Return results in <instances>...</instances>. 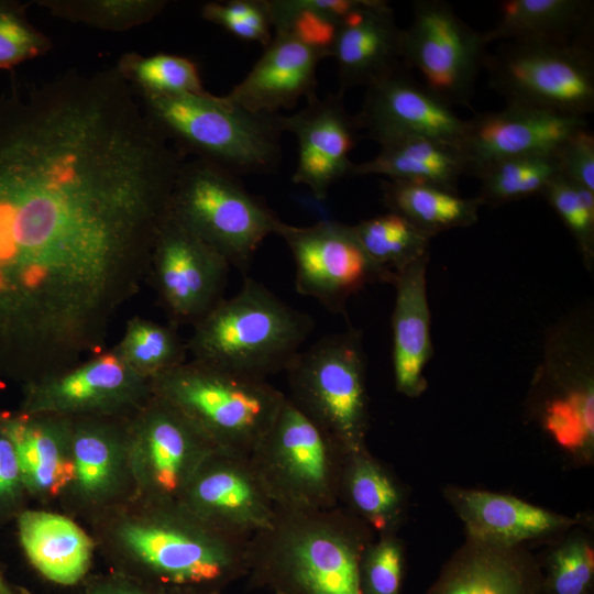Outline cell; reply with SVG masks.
Listing matches in <instances>:
<instances>
[{"instance_id":"obj_1","label":"cell","mask_w":594,"mask_h":594,"mask_svg":"<svg viewBox=\"0 0 594 594\" xmlns=\"http://www.w3.org/2000/svg\"><path fill=\"white\" fill-rule=\"evenodd\" d=\"M184 153L118 65L0 96V268L56 354L102 341L147 279Z\"/></svg>"},{"instance_id":"obj_2","label":"cell","mask_w":594,"mask_h":594,"mask_svg":"<svg viewBox=\"0 0 594 594\" xmlns=\"http://www.w3.org/2000/svg\"><path fill=\"white\" fill-rule=\"evenodd\" d=\"M88 527L110 569L157 590L218 594L250 568V549L241 537L212 527L179 503L133 498Z\"/></svg>"},{"instance_id":"obj_3","label":"cell","mask_w":594,"mask_h":594,"mask_svg":"<svg viewBox=\"0 0 594 594\" xmlns=\"http://www.w3.org/2000/svg\"><path fill=\"white\" fill-rule=\"evenodd\" d=\"M193 328L186 341L191 359L215 367L266 380L289 367L315 328L265 285L246 277Z\"/></svg>"},{"instance_id":"obj_4","label":"cell","mask_w":594,"mask_h":594,"mask_svg":"<svg viewBox=\"0 0 594 594\" xmlns=\"http://www.w3.org/2000/svg\"><path fill=\"white\" fill-rule=\"evenodd\" d=\"M324 510H279L270 546L250 549V568L277 594H362L364 526Z\"/></svg>"},{"instance_id":"obj_5","label":"cell","mask_w":594,"mask_h":594,"mask_svg":"<svg viewBox=\"0 0 594 594\" xmlns=\"http://www.w3.org/2000/svg\"><path fill=\"white\" fill-rule=\"evenodd\" d=\"M139 94L148 116L184 154L194 153L235 175L270 173L278 166L284 133L279 113H254L208 91Z\"/></svg>"},{"instance_id":"obj_6","label":"cell","mask_w":594,"mask_h":594,"mask_svg":"<svg viewBox=\"0 0 594 594\" xmlns=\"http://www.w3.org/2000/svg\"><path fill=\"white\" fill-rule=\"evenodd\" d=\"M152 393L180 414L217 450L250 457L286 396L266 380L190 359L151 380Z\"/></svg>"},{"instance_id":"obj_7","label":"cell","mask_w":594,"mask_h":594,"mask_svg":"<svg viewBox=\"0 0 594 594\" xmlns=\"http://www.w3.org/2000/svg\"><path fill=\"white\" fill-rule=\"evenodd\" d=\"M288 397L344 452H362L369 428L361 332L349 329L300 351L286 370Z\"/></svg>"},{"instance_id":"obj_8","label":"cell","mask_w":594,"mask_h":594,"mask_svg":"<svg viewBox=\"0 0 594 594\" xmlns=\"http://www.w3.org/2000/svg\"><path fill=\"white\" fill-rule=\"evenodd\" d=\"M169 211L240 271L280 221L235 174L199 157L183 163Z\"/></svg>"},{"instance_id":"obj_9","label":"cell","mask_w":594,"mask_h":594,"mask_svg":"<svg viewBox=\"0 0 594 594\" xmlns=\"http://www.w3.org/2000/svg\"><path fill=\"white\" fill-rule=\"evenodd\" d=\"M249 458L279 510H326L340 492L344 452L288 397Z\"/></svg>"},{"instance_id":"obj_10","label":"cell","mask_w":594,"mask_h":594,"mask_svg":"<svg viewBox=\"0 0 594 594\" xmlns=\"http://www.w3.org/2000/svg\"><path fill=\"white\" fill-rule=\"evenodd\" d=\"M484 65L507 103L583 118L594 110L592 42L506 41Z\"/></svg>"},{"instance_id":"obj_11","label":"cell","mask_w":594,"mask_h":594,"mask_svg":"<svg viewBox=\"0 0 594 594\" xmlns=\"http://www.w3.org/2000/svg\"><path fill=\"white\" fill-rule=\"evenodd\" d=\"M215 450L183 414L152 393L129 417L134 498L179 503L196 472Z\"/></svg>"},{"instance_id":"obj_12","label":"cell","mask_w":594,"mask_h":594,"mask_svg":"<svg viewBox=\"0 0 594 594\" xmlns=\"http://www.w3.org/2000/svg\"><path fill=\"white\" fill-rule=\"evenodd\" d=\"M130 416L72 417L69 475L58 510L89 525L134 498Z\"/></svg>"},{"instance_id":"obj_13","label":"cell","mask_w":594,"mask_h":594,"mask_svg":"<svg viewBox=\"0 0 594 594\" xmlns=\"http://www.w3.org/2000/svg\"><path fill=\"white\" fill-rule=\"evenodd\" d=\"M486 45L483 33L441 0L415 1L411 21L402 31V59L449 105H469Z\"/></svg>"},{"instance_id":"obj_14","label":"cell","mask_w":594,"mask_h":594,"mask_svg":"<svg viewBox=\"0 0 594 594\" xmlns=\"http://www.w3.org/2000/svg\"><path fill=\"white\" fill-rule=\"evenodd\" d=\"M275 234L292 253L296 292L331 312H344L348 299L367 284L392 280L393 273L369 257L352 226L322 220L297 227L280 220Z\"/></svg>"},{"instance_id":"obj_15","label":"cell","mask_w":594,"mask_h":594,"mask_svg":"<svg viewBox=\"0 0 594 594\" xmlns=\"http://www.w3.org/2000/svg\"><path fill=\"white\" fill-rule=\"evenodd\" d=\"M228 261L169 210L152 251L147 279L169 323L194 327L223 298Z\"/></svg>"},{"instance_id":"obj_16","label":"cell","mask_w":594,"mask_h":594,"mask_svg":"<svg viewBox=\"0 0 594 594\" xmlns=\"http://www.w3.org/2000/svg\"><path fill=\"white\" fill-rule=\"evenodd\" d=\"M151 396V380L108 349L26 383L21 411L67 417L130 416Z\"/></svg>"},{"instance_id":"obj_17","label":"cell","mask_w":594,"mask_h":594,"mask_svg":"<svg viewBox=\"0 0 594 594\" xmlns=\"http://www.w3.org/2000/svg\"><path fill=\"white\" fill-rule=\"evenodd\" d=\"M179 504L212 527L241 538L272 530L279 516L250 458L221 450L204 461Z\"/></svg>"},{"instance_id":"obj_18","label":"cell","mask_w":594,"mask_h":594,"mask_svg":"<svg viewBox=\"0 0 594 594\" xmlns=\"http://www.w3.org/2000/svg\"><path fill=\"white\" fill-rule=\"evenodd\" d=\"M366 87L362 109L355 119L359 129H364L377 143L415 135L460 146L466 120L458 117L451 105L400 67Z\"/></svg>"},{"instance_id":"obj_19","label":"cell","mask_w":594,"mask_h":594,"mask_svg":"<svg viewBox=\"0 0 594 594\" xmlns=\"http://www.w3.org/2000/svg\"><path fill=\"white\" fill-rule=\"evenodd\" d=\"M586 127L583 117L507 103L466 120L459 147L471 172L499 160L553 154L568 136Z\"/></svg>"},{"instance_id":"obj_20","label":"cell","mask_w":594,"mask_h":594,"mask_svg":"<svg viewBox=\"0 0 594 594\" xmlns=\"http://www.w3.org/2000/svg\"><path fill=\"white\" fill-rule=\"evenodd\" d=\"M279 121L283 131L297 140L293 183L306 186L317 199H324L333 184L350 177L353 162L349 155L359 129L355 117L345 110L342 95H315L300 111L279 114Z\"/></svg>"},{"instance_id":"obj_21","label":"cell","mask_w":594,"mask_h":594,"mask_svg":"<svg viewBox=\"0 0 594 594\" xmlns=\"http://www.w3.org/2000/svg\"><path fill=\"white\" fill-rule=\"evenodd\" d=\"M444 495L463 521L468 539L479 542L517 547L566 532L580 522L507 494L448 486Z\"/></svg>"},{"instance_id":"obj_22","label":"cell","mask_w":594,"mask_h":594,"mask_svg":"<svg viewBox=\"0 0 594 594\" xmlns=\"http://www.w3.org/2000/svg\"><path fill=\"white\" fill-rule=\"evenodd\" d=\"M248 75L224 97L248 111L278 114L314 97L317 67L327 55L289 34H274Z\"/></svg>"},{"instance_id":"obj_23","label":"cell","mask_w":594,"mask_h":594,"mask_svg":"<svg viewBox=\"0 0 594 594\" xmlns=\"http://www.w3.org/2000/svg\"><path fill=\"white\" fill-rule=\"evenodd\" d=\"M402 31L391 7L381 0H363L341 20L330 54L337 64L340 95L399 67Z\"/></svg>"},{"instance_id":"obj_24","label":"cell","mask_w":594,"mask_h":594,"mask_svg":"<svg viewBox=\"0 0 594 594\" xmlns=\"http://www.w3.org/2000/svg\"><path fill=\"white\" fill-rule=\"evenodd\" d=\"M31 498L42 508L56 504L68 480L72 417L54 414H1Z\"/></svg>"},{"instance_id":"obj_25","label":"cell","mask_w":594,"mask_h":594,"mask_svg":"<svg viewBox=\"0 0 594 594\" xmlns=\"http://www.w3.org/2000/svg\"><path fill=\"white\" fill-rule=\"evenodd\" d=\"M428 594H542V573L524 546L466 539Z\"/></svg>"},{"instance_id":"obj_26","label":"cell","mask_w":594,"mask_h":594,"mask_svg":"<svg viewBox=\"0 0 594 594\" xmlns=\"http://www.w3.org/2000/svg\"><path fill=\"white\" fill-rule=\"evenodd\" d=\"M428 255L393 273L395 305L392 317L393 371L396 389L417 397L427 387L425 369L432 356L427 298Z\"/></svg>"},{"instance_id":"obj_27","label":"cell","mask_w":594,"mask_h":594,"mask_svg":"<svg viewBox=\"0 0 594 594\" xmlns=\"http://www.w3.org/2000/svg\"><path fill=\"white\" fill-rule=\"evenodd\" d=\"M20 546L31 565L47 581L80 585L97 553L90 532L61 510L28 508L15 520Z\"/></svg>"},{"instance_id":"obj_28","label":"cell","mask_w":594,"mask_h":594,"mask_svg":"<svg viewBox=\"0 0 594 594\" xmlns=\"http://www.w3.org/2000/svg\"><path fill=\"white\" fill-rule=\"evenodd\" d=\"M594 4L588 0H506L499 20L483 33L493 41L592 42Z\"/></svg>"},{"instance_id":"obj_29","label":"cell","mask_w":594,"mask_h":594,"mask_svg":"<svg viewBox=\"0 0 594 594\" xmlns=\"http://www.w3.org/2000/svg\"><path fill=\"white\" fill-rule=\"evenodd\" d=\"M377 155L353 163L350 176L383 175L388 180L425 183L457 190L468 164L459 147L424 136H398L378 143Z\"/></svg>"},{"instance_id":"obj_30","label":"cell","mask_w":594,"mask_h":594,"mask_svg":"<svg viewBox=\"0 0 594 594\" xmlns=\"http://www.w3.org/2000/svg\"><path fill=\"white\" fill-rule=\"evenodd\" d=\"M340 490L358 515L374 529L393 534L406 509L403 485L366 450L345 455Z\"/></svg>"},{"instance_id":"obj_31","label":"cell","mask_w":594,"mask_h":594,"mask_svg":"<svg viewBox=\"0 0 594 594\" xmlns=\"http://www.w3.org/2000/svg\"><path fill=\"white\" fill-rule=\"evenodd\" d=\"M382 191L389 211L403 216L429 237L472 226L483 205L479 197L464 198L458 191L425 183L387 179L382 183Z\"/></svg>"},{"instance_id":"obj_32","label":"cell","mask_w":594,"mask_h":594,"mask_svg":"<svg viewBox=\"0 0 594 594\" xmlns=\"http://www.w3.org/2000/svg\"><path fill=\"white\" fill-rule=\"evenodd\" d=\"M541 406L540 421L556 444L575 461L594 451V384L590 372L563 378Z\"/></svg>"},{"instance_id":"obj_33","label":"cell","mask_w":594,"mask_h":594,"mask_svg":"<svg viewBox=\"0 0 594 594\" xmlns=\"http://www.w3.org/2000/svg\"><path fill=\"white\" fill-rule=\"evenodd\" d=\"M363 0H267L274 34H289L330 57L341 20Z\"/></svg>"},{"instance_id":"obj_34","label":"cell","mask_w":594,"mask_h":594,"mask_svg":"<svg viewBox=\"0 0 594 594\" xmlns=\"http://www.w3.org/2000/svg\"><path fill=\"white\" fill-rule=\"evenodd\" d=\"M135 372L152 380L187 361V342L177 327L134 317L127 322L121 340L112 348Z\"/></svg>"},{"instance_id":"obj_35","label":"cell","mask_w":594,"mask_h":594,"mask_svg":"<svg viewBox=\"0 0 594 594\" xmlns=\"http://www.w3.org/2000/svg\"><path fill=\"white\" fill-rule=\"evenodd\" d=\"M481 182L483 204H502L542 194L560 174L553 154L512 157L491 162L471 170Z\"/></svg>"},{"instance_id":"obj_36","label":"cell","mask_w":594,"mask_h":594,"mask_svg":"<svg viewBox=\"0 0 594 594\" xmlns=\"http://www.w3.org/2000/svg\"><path fill=\"white\" fill-rule=\"evenodd\" d=\"M352 228L369 257L387 272L428 255L431 237L396 212L375 216Z\"/></svg>"},{"instance_id":"obj_37","label":"cell","mask_w":594,"mask_h":594,"mask_svg":"<svg viewBox=\"0 0 594 594\" xmlns=\"http://www.w3.org/2000/svg\"><path fill=\"white\" fill-rule=\"evenodd\" d=\"M542 594H591L594 548L590 537L574 529L552 547L542 563Z\"/></svg>"},{"instance_id":"obj_38","label":"cell","mask_w":594,"mask_h":594,"mask_svg":"<svg viewBox=\"0 0 594 594\" xmlns=\"http://www.w3.org/2000/svg\"><path fill=\"white\" fill-rule=\"evenodd\" d=\"M124 75L142 94H204L197 65L174 54L127 55L118 63Z\"/></svg>"},{"instance_id":"obj_39","label":"cell","mask_w":594,"mask_h":594,"mask_svg":"<svg viewBox=\"0 0 594 594\" xmlns=\"http://www.w3.org/2000/svg\"><path fill=\"white\" fill-rule=\"evenodd\" d=\"M160 0L41 1L51 14L111 31H124L156 16L166 6Z\"/></svg>"},{"instance_id":"obj_40","label":"cell","mask_w":594,"mask_h":594,"mask_svg":"<svg viewBox=\"0 0 594 594\" xmlns=\"http://www.w3.org/2000/svg\"><path fill=\"white\" fill-rule=\"evenodd\" d=\"M542 195L573 235L584 261L594 257V193L563 175L554 177Z\"/></svg>"},{"instance_id":"obj_41","label":"cell","mask_w":594,"mask_h":594,"mask_svg":"<svg viewBox=\"0 0 594 594\" xmlns=\"http://www.w3.org/2000/svg\"><path fill=\"white\" fill-rule=\"evenodd\" d=\"M201 15L242 41L266 47L273 38L267 0L209 2L202 7Z\"/></svg>"},{"instance_id":"obj_42","label":"cell","mask_w":594,"mask_h":594,"mask_svg":"<svg viewBox=\"0 0 594 594\" xmlns=\"http://www.w3.org/2000/svg\"><path fill=\"white\" fill-rule=\"evenodd\" d=\"M405 551L393 534H383L369 544L360 566L362 594H399L404 578Z\"/></svg>"},{"instance_id":"obj_43","label":"cell","mask_w":594,"mask_h":594,"mask_svg":"<svg viewBox=\"0 0 594 594\" xmlns=\"http://www.w3.org/2000/svg\"><path fill=\"white\" fill-rule=\"evenodd\" d=\"M51 46L50 38L28 21L21 6L0 2V69L43 55Z\"/></svg>"},{"instance_id":"obj_44","label":"cell","mask_w":594,"mask_h":594,"mask_svg":"<svg viewBox=\"0 0 594 594\" xmlns=\"http://www.w3.org/2000/svg\"><path fill=\"white\" fill-rule=\"evenodd\" d=\"M31 503L13 443L0 422V528L15 521Z\"/></svg>"},{"instance_id":"obj_45","label":"cell","mask_w":594,"mask_h":594,"mask_svg":"<svg viewBox=\"0 0 594 594\" xmlns=\"http://www.w3.org/2000/svg\"><path fill=\"white\" fill-rule=\"evenodd\" d=\"M556 156L561 175L594 193V135L587 127L568 136Z\"/></svg>"},{"instance_id":"obj_46","label":"cell","mask_w":594,"mask_h":594,"mask_svg":"<svg viewBox=\"0 0 594 594\" xmlns=\"http://www.w3.org/2000/svg\"><path fill=\"white\" fill-rule=\"evenodd\" d=\"M79 587V594H158L161 591L113 569L90 573Z\"/></svg>"},{"instance_id":"obj_47","label":"cell","mask_w":594,"mask_h":594,"mask_svg":"<svg viewBox=\"0 0 594 594\" xmlns=\"http://www.w3.org/2000/svg\"><path fill=\"white\" fill-rule=\"evenodd\" d=\"M0 594H21L9 580L6 578L3 571L0 569Z\"/></svg>"},{"instance_id":"obj_48","label":"cell","mask_w":594,"mask_h":594,"mask_svg":"<svg viewBox=\"0 0 594 594\" xmlns=\"http://www.w3.org/2000/svg\"><path fill=\"white\" fill-rule=\"evenodd\" d=\"M158 594H200V593L188 591V590L168 588V590H161Z\"/></svg>"},{"instance_id":"obj_49","label":"cell","mask_w":594,"mask_h":594,"mask_svg":"<svg viewBox=\"0 0 594 594\" xmlns=\"http://www.w3.org/2000/svg\"><path fill=\"white\" fill-rule=\"evenodd\" d=\"M592 594V593H591Z\"/></svg>"}]
</instances>
